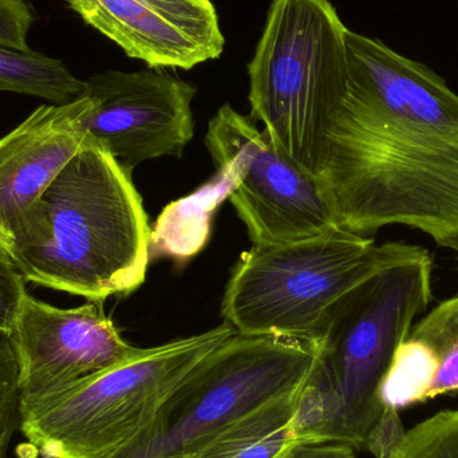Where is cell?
I'll return each instance as SVG.
<instances>
[{
	"instance_id": "cell-1",
	"label": "cell",
	"mask_w": 458,
	"mask_h": 458,
	"mask_svg": "<svg viewBox=\"0 0 458 458\" xmlns=\"http://www.w3.org/2000/svg\"><path fill=\"white\" fill-rule=\"evenodd\" d=\"M347 83L320 137L339 227L405 225L458 244V94L427 64L347 29Z\"/></svg>"
},
{
	"instance_id": "cell-2",
	"label": "cell",
	"mask_w": 458,
	"mask_h": 458,
	"mask_svg": "<svg viewBox=\"0 0 458 458\" xmlns=\"http://www.w3.org/2000/svg\"><path fill=\"white\" fill-rule=\"evenodd\" d=\"M150 231L131 174L88 136L24 215L10 263L32 284L104 301L147 279Z\"/></svg>"
},
{
	"instance_id": "cell-3",
	"label": "cell",
	"mask_w": 458,
	"mask_h": 458,
	"mask_svg": "<svg viewBox=\"0 0 458 458\" xmlns=\"http://www.w3.org/2000/svg\"><path fill=\"white\" fill-rule=\"evenodd\" d=\"M432 269L429 250L408 244L336 304L320 339L319 365L293 417L303 445L368 451L389 411L381 387L395 352L432 301Z\"/></svg>"
},
{
	"instance_id": "cell-4",
	"label": "cell",
	"mask_w": 458,
	"mask_h": 458,
	"mask_svg": "<svg viewBox=\"0 0 458 458\" xmlns=\"http://www.w3.org/2000/svg\"><path fill=\"white\" fill-rule=\"evenodd\" d=\"M408 244L335 227L285 244H252L232 269L222 318L236 333L320 344L336 304Z\"/></svg>"
},
{
	"instance_id": "cell-5",
	"label": "cell",
	"mask_w": 458,
	"mask_h": 458,
	"mask_svg": "<svg viewBox=\"0 0 458 458\" xmlns=\"http://www.w3.org/2000/svg\"><path fill=\"white\" fill-rule=\"evenodd\" d=\"M234 333L225 322L142 349L54 397L21 406L19 430L45 458L110 456L144 432L199 362Z\"/></svg>"
},
{
	"instance_id": "cell-6",
	"label": "cell",
	"mask_w": 458,
	"mask_h": 458,
	"mask_svg": "<svg viewBox=\"0 0 458 458\" xmlns=\"http://www.w3.org/2000/svg\"><path fill=\"white\" fill-rule=\"evenodd\" d=\"M346 30L328 0H272L248 64L250 117L314 174L326 121L346 89Z\"/></svg>"
},
{
	"instance_id": "cell-7",
	"label": "cell",
	"mask_w": 458,
	"mask_h": 458,
	"mask_svg": "<svg viewBox=\"0 0 458 458\" xmlns=\"http://www.w3.org/2000/svg\"><path fill=\"white\" fill-rule=\"evenodd\" d=\"M318 342L234 333L199 362L149 427L105 458H180L259 406L306 386Z\"/></svg>"
},
{
	"instance_id": "cell-8",
	"label": "cell",
	"mask_w": 458,
	"mask_h": 458,
	"mask_svg": "<svg viewBox=\"0 0 458 458\" xmlns=\"http://www.w3.org/2000/svg\"><path fill=\"white\" fill-rule=\"evenodd\" d=\"M206 145L215 164L229 161L239 171L228 200L252 244H285L339 227L319 177L231 105L209 121Z\"/></svg>"
},
{
	"instance_id": "cell-9",
	"label": "cell",
	"mask_w": 458,
	"mask_h": 458,
	"mask_svg": "<svg viewBox=\"0 0 458 458\" xmlns=\"http://www.w3.org/2000/svg\"><path fill=\"white\" fill-rule=\"evenodd\" d=\"M86 134L131 174L145 161L180 158L193 139V83L161 69L91 75Z\"/></svg>"
},
{
	"instance_id": "cell-10",
	"label": "cell",
	"mask_w": 458,
	"mask_h": 458,
	"mask_svg": "<svg viewBox=\"0 0 458 458\" xmlns=\"http://www.w3.org/2000/svg\"><path fill=\"white\" fill-rule=\"evenodd\" d=\"M102 303L88 301L75 309H58L26 293L8 334L18 363L21 408L141 352L123 338Z\"/></svg>"
},
{
	"instance_id": "cell-11",
	"label": "cell",
	"mask_w": 458,
	"mask_h": 458,
	"mask_svg": "<svg viewBox=\"0 0 458 458\" xmlns=\"http://www.w3.org/2000/svg\"><path fill=\"white\" fill-rule=\"evenodd\" d=\"M126 55L152 69L190 70L220 58L225 39L211 0H67Z\"/></svg>"
},
{
	"instance_id": "cell-12",
	"label": "cell",
	"mask_w": 458,
	"mask_h": 458,
	"mask_svg": "<svg viewBox=\"0 0 458 458\" xmlns=\"http://www.w3.org/2000/svg\"><path fill=\"white\" fill-rule=\"evenodd\" d=\"M88 96L64 105H43L0 137V255L10 261L26 212L85 144Z\"/></svg>"
},
{
	"instance_id": "cell-13",
	"label": "cell",
	"mask_w": 458,
	"mask_h": 458,
	"mask_svg": "<svg viewBox=\"0 0 458 458\" xmlns=\"http://www.w3.org/2000/svg\"><path fill=\"white\" fill-rule=\"evenodd\" d=\"M216 174L192 195L164 208L150 231L149 258L190 260L209 239L211 222L220 204L228 200L240 182L239 171L229 161L215 164Z\"/></svg>"
},
{
	"instance_id": "cell-14",
	"label": "cell",
	"mask_w": 458,
	"mask_h": 458,
	"mask_svg": "<svg viewBox=\"0 0 458 458\" xmlns=\"http://www.w3.org/2000/svg\"><path fill=\"white\" fill-rule=\"evenodd\" d=\"M303 389L259 406L180 458H279L301 445L293 417Z\"/></svg>"
},
{
	"instance_id": "cell-15",
	"label": "cell",
	"mask_w": 458,
	"mask_h": 458,
	"mask_svg": "<svg viewBox=\"0 0 458 458\" xmlns=\"http://www.w3.org/2000/svg\"><path fill=\"white\" fill-rule=\"evenodd\" d=\"M23 94L54 105L77 101L86 94L85 81L78 80L61 59L32 51L0 46V93Z\"/></svg>"
},
{
	"instance_id": "cell-16",
	"label": "cell",
	"mask_w": 458,
	"mask_h": 458,
	"mask_svg": "<svg viewBox=\"0 0 458 458\" xmlns=\"http://www.w3.org/2000/svg\"><path fill=\"white\" fill-rule=\"evenodd\" d=\"M435 352L420 339L408 336L393 358L381 387L386 408L401 409L429 401V390L437 373Z\"/></svg>"
},
{
	"instance_id": "cell-17",
	"label": "cell",
	"mask_w": 458,
	"mask_h": 458,
	"mask_svg": "<svg viewBox=\"0 0 458 458\" xmlns=\"http://www.w3.org/2000/svg\"><path fill=\"white\" fill-rule=\"evenodd\" d=\"M409 336L427 344L437 358L429 400L458 392V295L435 307L413 326Z\"/></svg>"
},
{
	"instance_id": "cell-18",
	"label": "cell",
	"mask_w": 458,
	"mask_h": 458,
	"mask_svg": "<svg viewBox=\"0 0 458 458\" xmlns=\"http://www.w3.org/2000/svg\"><path fill=\"white\" fill-rule=\"evenodd\" d=\"M384 458H458V409L416 425Z\"/></svg>"
},
{
	"instance_id": "cell-19",
	"label": "cell",
	"mask_w": 458,
	"mask_h": 458,
	"mask_svg": "<svg viewBox=\"0 0 458 458\" xmlns=\"http://www.w3.org/2000/svg\"><path fill=\"white\" fill-rule=\"evenodd\" d=\"M21 427L18 363L7 334L0 333V458Z\"/></svg>"
},
{
	"instance_id": "cell-20",
	"label": "cell",
	"mask_w": 458,
	"mask_h": 458,
	"mask_svg": "<svg viewBox=\"0 0 458 458\" xmlns=\"http://www.w3.org/2000/svg\"><path fill=\"white\" fill-rule=\"evenodd\" d=\"M34 15L26 0H0V46L30 50L27 35Z\"/></svg>"
},
{
	"instance_id": "cell-21",
	"label": "cell",
	"mask_w": 458,
	"mask_h": 458,
	"mask_svg": "<svg viewBox=\"0 0 458 458\" xmlns=\"http://www.w3.org/2000/svg\"><path fill=\"white\" fill-rule=\"evenodd\" d=\"M26 280L0 255V333L10 334L26 296Z\"/></svg>"
},
{
	"instance_id": "cell-22",
	"label": "cell",
	"mask_w": 458,
	"mask_h": 458,
	"mask_svg": "<svg viewBox=\"0 0 458 458\" xmlns=\"http://www.w3.org/2000/svg\"><path fill=\"white\" fill-rule=\"evenodd\" d=\"M279 458H357V454L346 444H318L293 446Z\"/></svg>"
},
{
	"instance_id": "cell-23",
	"label": "cell",
	"mask_w": 458,
	"mask_h": 458,
	"mask_svg": "<svg viewBox=\"0 0 458 458\" xmlns=\"http://www.w3.org/2000/svg\"><path fill=\"white\" fill-rule=\"evenodd\" d=\"M454 250H457L458 252V244L456 245V248H454Z\"/></svg>"
}]
</instances>
